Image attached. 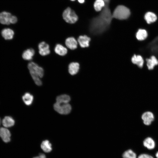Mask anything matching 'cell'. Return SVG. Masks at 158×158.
<instances>
[{
  "mask_svg": "<svg viewBox=\"0 0 158 158\" xmlns=\"http://www.w3.org/2000/svg\"><path fill=\"white\" fill-rule=\"evenodd\" d=\"M101 13L103 19L94 20L91 23L90 30L92 34L97 35L102 34L109 28L111 19L105 16L104 11Z\"/></svg>",
  "mask_w": 158,
  "mask_h": 158,
  "instance_id": "cell-1",
  "label": "cell"
},
{
  "mask_svg": "<svg viewBox=\"0 0 158 158\" xmlns=\"http://www.w3.org/2000/svg\"><path fill=\"white\" fill-rule=\"evenodd\" d=\"M28 67L35 84L38 86L41 85L42 83L40 78L44 75L43 68L33 62H30L28 64Z\"/></svg>",
  "mask_w": 158,
  "mask_h": 158,
  "instance_id": "cell-2",
  "label": "cell"
},
{
  "mask_svg": "<svg viewBox=\"0 0 158 158\" xmlns=\"http://www.w3.org/2000/svg\"><path fill=\"white\" fill-rule=\"evenodd\" d=\"M130 14L129 9L123 5H118L114 9L112 13V17L119 20L127 19Z\"/></svg>",
  "mask_w": 158,
  "mask_h": 158,
  "instance_id": "cell-3",
  "label": "cell"
},
{
  "mask_svg": "<svg viewBox=\"0 0 158 158\" xmlns=\"http://www.w3.org/2000/svg\"><path fill=\"white\" fill-rule=\"evenodd\" d=\"M62 17L67 23L73 24L78 20V17L75 12L70 7L66 8L63 11Z\"/></svg>",
  "mask_w": 158,
  "mask_h": 158,
  "instance_id": "cell-4",
  "label": "cell"
},
{
  "mask_svg": "<svg viewBox=\"0 0 158 158\" xmlns=\"http://www.w3.org/2000/svg\"><path fill=\"white\" fill-rule=\"evenodd\" d=\"M54 110L61 114H67L71 110V107L68 103H58L56 102L54 105Z\"/></svg>",
  "mask_w": 158,
  "mask_h": 158,
  "instance_id": "cell-5",
  "label": "cell"
},
{
  "mask_svg": "<svg viewBox=\"0 0 158 158\" xmlns=\"http://www.w3.org/2000/svg\"><path fill=\"white\" fill-rule=\"evenodd\" d=\"M145 62L149 70H152L158 65V59L154 55L151 56L149 58L145 59Z\"/></svg>",
  "mask_w": 158,
  "mask_h": 158,
  "instance_id": "cell-6",
  "label": "cell"
},
{
  "mask_svg": "<svg viewBox=\"0 0 158 158\" xmlns=\"http://www.w3.org/2000/svg\"><path fill=\"white\" fill-rule=\"evenodd\" d=\"M39 52L40 55L45 56L50 53L49 46V44L44 42H42L38 44Z\"/></svg>",
  "mask_w": 158,
  "mask_h": 158,
  "instance_id": "cell-7",
  "label": "cell"
},
{
  "mask_svg": "<svg viewBox=\"0 0 158 158\" xmlns=\"http://www.w3.org/2000/svg\"><path fill=\"white\" fill-rule=\"evenodd\" d=\"M131 61L133 64L140 68L143 67L145 63L142 56L139 54H134L131 58Z\"/></svg>",
  "mask_w": 158,
  "mask_h": 158,
  "instance_id": "cell-8",
  "label": "cell"
},
{
  "mask_svg": "<svg viewBox=\"0 0 158 158\" xmlns=\"http://www.w3.org/2000/svg\"><path fill=\"white\" fill-rule=\"evenodd\" d=\"M141 118L144 124L147 126L151 124L154 119L153 114L151 112L147 111L144 113L142 115Z\"/></svg>",
  "mask_w": 158,
  "mask_h": 158,
  "instance_id": "cell-9",
  "label": "cell"
},
{
  "mask_svg": "<svg viewBox=\"0 0 158 158\" xmlns=\"http://www.w3.org/2000/svg\"><path fill=\"white\" fill-rule=\"evenodd\" d=\"M11 134L10 131L6 128H0V137L5 142H8L10 141Z\"/></svg>",
  "mask_w": 158,
  "mask_h": 158,
  "instance_id": "cell-10",
  "label": "cell"
},
{
  "mask_svg": "<svg viewBox=\"0 0 158 158\" xmlns=\"http://www.w3.org/2000/svg\"><path fill=\"white\" fill-rule=\"evenodd\" d=\"M12 16L11 14L6 12H3L0 13V22L4 25H9Z\"/></svg>",
  "mask_w": 158,
  "mask_h": 158,
  "instance_id": "cell-11",
  "label": "cell"
},
{
  "mask_svg": "<svg viewBox=\"0 0 158 158\" xmlns=\"http://www.w3.org/2000/svg\"><path fill=\"white\" fill-rule=\"evenodd\" d=\"M148 36V34L147 30L142 28L139 29L135 34V37L139 41H143L145 40Z\"/></svg>",
  "mask_w": 158,
  "mask_h": 158,
  "instance_id": "cell-12",
  "label": "cell"
},
{
  "mask_svg": "<svg viewBox=\"0 0 158 158\" xmlns=\"http://www.w3.org/2000/svg\"><path fill=\"white\" fill-rule=\"evenodd\" d=\"M65 43L66 46L71 50L75 49L77 47V42L75 39L73 37L67 38L66 40Z\"/></svg>",
  "mask_w": 158,
  "mask_h": 158,
  "instance_id": "cell-13",
  "label": "cell"
},
{
  "mask_svg": "<svg viewBox=\"0 0 158 158\" xmlns=\"http://www.w3.org/2000/svg\"><path fill=\"white\" fill-rule=\"evenodd\" d=\"M78 40L80 46L82 48H85L89 46L90 39L86 35H81L79 37Z\"/></svg>",
  "mask_w": 158,
  "mask_h": 158,
  "instance_id": "cell-14",
  "label": "cell"
},
{
  "mask_svg": "<svg viewBox=\"0 0 158 158\" xmlns=\"http://www.w3.org/2000/svg\"><path fill=\"white\" fill-rule=\"evenodd\" d=\"M80 65L78 63L73 62L70 63L68 67L69 73L72 75L76 74L79 69Z\"/></svg>",
  "mask_w": 158,
  "mask_h": 158,
  "instance_id": "cell-15",
  "label": "cell"
},
{
  "mask_svg": "<svg viewBox=\"0 0 158 158\" xmlns=\"http://www.w3.org/2000/svg\"><path fill=\"white\" fill-rule=\"evenodd\" d=\"M1 34L5 40H10L13 38L14 32L10 28H5L2 30Z\"/></svg>",
  "mask_w": 158,
  "mask_h": 158,
  "instance_id": "cell-16",
  "label": "cell"
},
{
  "mask_svg": "<svg viewBox=\"0 0 158 158\" xmlns=\"http://www.w3.org/2000/svg\"><path fill=\"white\" fill-rule=\"evenodd\" d=\"M35 54V51L33 49H28L23 52L22 56L24 59L29 61L32 59Z\"/></svg>",
  "mask_w": 158,
  "mask_h": 158,
  "instance_id": "cell-17",
  "label": "cell"
},
{
  "mask_svg": "<svg viewBox=\"0 0 158 158\" xmlns=\"http://www.w3.org/2000/svg\"><path fill=\"white\" fill-rule=\"evenodd\" d=\"M54 50L56 54L61 56L66 55L68 51L66 48L60 44H56Z\"/></svg>",
  "mask_w": 158,
  "mask_h": 158,
  "instance_id": "cell-18",
  "label": "cell"
},
{
  "mask_svg": "<svg viewBox=\"0 0 158 158\" xmlns=\"http://www.w3.org/2000/svg\"><path fill=\"white\" fill-rule=\"evenodd\" d=\"M144 18L147 23L150 24L155 22L157 19V17L154 13L148 12L146 13Z\"/></svg>",
  "mask_w": 158,
  "mask_h": 158,
  "instance_id": "cell-19",
  "label": "cell"
},
{
  "mask_svg": "<svg viewBox=\"0 0 158 158\" xmlns=\"http://www.w3.org/2000/svg\"><path fill=\"white\" fill-rule=\"evenodd\" d=\"M3 125L5 128H8L13 126L15 124V121L11 116H5L2 121Z\"/></svg>",
  "mask_w": 158,
  "mask_h": 158,
  "instance_id": "cell-20",
  "label": "cell"
},
{
  "mask_svg": "<svg viewBox=\"0 0 158 158\" xmlns=\"http://www.w3.org/2000/svg\"><path fill=\"white\" fill-rule=\"evenodd\" d=\"M144 146L149 150L153 149L155 147V143L154 140L150 137L146 138L143 142Z\"/></svg>",
  "mask_w": 158,
  "mask_h": 158,
  "instance_id": "cell-21",
  "label": "cell"
},
{
  "mask_svg": "<svg viewBox=\"0 0 158 158\" xmlns=\"http://www.w3.org/2000/svg\"><path fill=\"white\" fill-rule=\"evenodd\" d=\"M41 147L45 152H50L52 150V145L49 141L47 140L43 141L41 145Z\"/></svg>",
  "mask_w": 158,
  "mask_h": 158,
  "instance_id": "cell-22",
  "label": "cell"
},
{
  "mask_svg": "<svg viewBox=\"0 0 158 158\" xmlns=\"http://www.w3.org/2000/svg\"><path fill=\"white\" fill-rule=\"evenodd\" d=\"M34 97L29 92L25 93L22 96V99L27 105H31L32 103Z\"/></svg>",
  "mask_w": 158,
  "mask_h": 158,
  "instance_id": "cell-23",
  "label": "cell"
},
{
  "mask_svg": "<svg viewBox=\"0 0 158 158\" xmlns=\"http://www.w3.org/2000/svg\"><path fill=\"white\" fill-rule=\"evenodd\" d=\"M105 4L104 0H95L93 4V7L96 11L99 12L104 7Z\"/></svg>",
  "mask_w": 158,
  "mask_h": 158,
  "instance_id": "cell-24",
  "label": "cell"
},
{
  "mask_svg": "<svg viewBox=\"0 0 158 158\" xmlns=\"http://www.w3.org/2000/svg\"><path fill=\"white\" fill-rule=\"evenodd\" d=\"M56 99V102L67 103L70 101L71 98L68 95L63 94L57 96Z\"/></svg>",
  "mask_w": 158,
  "mask_h": 158,
  "instance_id": "cell-25",
  "label": "cell"
},
{
  "mask_svg": "<svg viewBox=\"0 0 158 158\" xmlns=\"http://www.w3.org/2000/svg\"><path fill=\"white\" fill-rule=\"evenodd\" d=\"M122 157L123 158H136V155L133 150L129 149L125 151Z\"/></svg>",
  "mask_w": 158,
  "mask_h": 158,
  "instance_id": "cell-26",
  "label": "cell"
},
{
  "mask_svg": "<svg viewBox=\"0 0 158 158\" xmlns=\"http://www.w3.org/2000/svg\"><path fill=\"white\" fill-rule=\"evenodd\" d=\"M138 158H154V157L149 154H143L139 155L138 157Z\"/></svg>",
  "mask_w": 158,
  "mask_h": 158,
  "instance_id": "cell-27",
  "label": "cell"
},
{
  "mask_svg": "<svg viewBox=\"0 0 158 158\" xmlns=\"http://www.w3.org/2000/svg\"><path fill=\"white\" fill-rule=\"evenodd\" d=\"M17 21V17L15 16H11L10 20V23L12 24H14L16 23Z\"/></svg>",
  "mask_w": 158,
  "mask_h": 158,
  "instance_id": "cell-28",
  "label": "cell"
},
{
  "mask_svg": "<svg viewBox=\"0 0 158 158\" xmlns=\"http://www.w3.org/2000/svg\"><path fill=\"white\" fill-rule=\"evenodd\" d=\"M33 158H46L45 155L43 154H40L39 156L34 157Z\"/></svg>",
  "mask_w": 158,
  "mask_h": 158,
  "instance_id": "cell-29",
  "label": "cell"
},
{
  "mask_svg": "<svg viewBox=\"0 0 158 158\" xmlns=\"http://www.w3.org/2000/svg\"><path fill=\"white\" fill-rule=\"evenodd\" d=\"M78 2L80 4H83L85 1V0H78Z\"/></svg>",
  "mask_w": 158,
  "mask_h": 158,
  "instance_id": "cell-30",
  "label": "cell"
},
{
  "mask_svg": "<svg viewBox=\"0 0 158 158\" xmlns=\"http://www.w3.org/2000/svg\"><path fill=\"white\" fill-rule=\"evenodd\" d=\"M156 156L157 158H158V152L156 154Z\"/></svg>",
  "mask_w": 158,
  "mask_h": 158,
  "instance_id": "cell-31",
  "label": "cell"
},
{
  "mask_svg": "<svg viewBox=\"0 0 158 158\" xmlns=\"http://www.w3.org/2000/svg\"><path fill=\"white\" fill-rule=\"evenodd\" d=\"M105 3H107V2L109 1V0H104Z\"/></svg>",
  "mask_w": 158,
  "mask_h": 158,
  "instance_id": "cell-32",
  "label": "cell"
},
{
  "mask_svg": "<svg viewBox=\"0 0 158 158\" xmlns=\"http://www.w3.org/2000/svg\"><path fill=\"white\" fill-rule=\"evenodd\" d=\"M1 123V118H0V125Z\"/></svg>",
  "mask_w": 158,
  "mask_h": 158,
  "instance_id": "cell-33",
  "label": "cell"
},
{
  "mask_svg": "<svg viewBox=\"0 0 158 158\" xmlns=\"http://www.w3.org/2000/svg\"><path fill=\"white\" fill-rule=\"evenodd\" d=\"M70 0L72 1H75V0Z\"/></svg>",
  "mask_w": 158,
  "mask_h": 158,
  "instance_id": "cell-34",
  "label": "cell"
}]
</instances>
